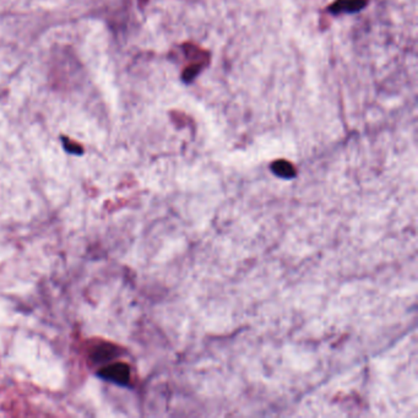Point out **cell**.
Listing matches in <instances>:
<instances>
[{
  "instance_id": "277c9868",
  "label": "cell",
  "mask_w": 418,
  "mask_h": 418,
  "mask_svg": "<svg viewBox=\"0 0 418 418\" xmlns=\"http://www.w3.org/2000/svg\"><path fill=\"white\" fill-rule=\"evenodd\" d=\"M199 69H200V66H189L188 69L185 70V73H184V79L187 81L192 80L200 71Z\"/></svg>"
},
{
  "instance_id": "7a4b0ae2",
  "label": "cell",
  "mask_w": 418,
  "mask_h": 418,
  "mask_svg": "<svg viewBox=\"0 0 418 418\" xmlns=\"http://www.w3.org/2000/svg\"><path fill=\"white\" fill-rule=\"evenodd\" d=\"M367 6V0H336L330 10L334 14L356 12Z\"/></svg>"
},
{
  "instance_id": "3957f363",
  "label": "cell",
  "mask_w": 418,
  "mask_h": 418,
  "mask_svg": "<svg viewBox=\"0 0 418 418\" xmlns=\"http://www.w3.org/2000/svg\"><path fill=\"white\" fill-rule=\"evenodd\" d=\"M273 170L276 174L281 177L290 178L295 176V168L291 165L290 162L278 161L273 163Z\"/></svg>"
},
{
  "instance_id": "6da1fadb",
  "label": "cell",
  "mask_w": 418,
  "mask_h": 418,
  "mask_svg": "<svg viewBox=\"0 0 418 418\" xmlns=\"http://www.w3.org/2000/svg\"><path fill=\"white\" fill-rule=\"evenodd\" d=\"M100 376L107 381L120 384V385H127L130 379V370H129L128 365H124V363H114V365L103 368L100 372Z\"/></svg>"
}]
</instances>
